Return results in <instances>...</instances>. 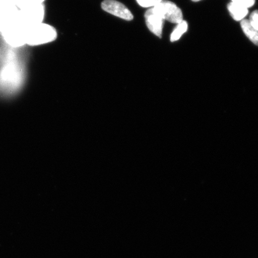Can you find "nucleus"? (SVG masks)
I'll return each mask as SVG.
<instances>
[{"mask_svg": "<svg viewBox=\"0 0 258 258\" xmlns=\"http://www.w3.org/2000/svg\"><path fill=\"white\" fill-rule=\"evenodd\" d=\"M241 27L247 38L258 46V31L250 25L248 19L241 21Z\"/></svg>", "mask_w": 258, "mask_h": 258, "instance_id": "nucleus-9", "label": "nucleus"}, {"mask_svg": "<svg viewBox=\"0 0 258 258\" xmlns=\"http://www.w3.org/2000/svg\"><path fill=\"white\" fill-rule=\"evenodd\" d=\"M249 21L250 25L258 31V11H254L251 13Z\"/></svg>", "mask_w": 258, "mask_h": 258, "instance_id": "nucleus-14", "label": "nucleus"}, {"mask_svg": "<svg viewBox=\"0 0 258 258\" xmlns=\"http://www.w3.org/2000/svg\"><path fill=\"white\" fill-rule=\"evenodd\" d=\"M232 2L236 3L237 5H240L244 6V7L247 9L252 7L255 3V0H231Z\"/></svg>", "mask_w": 258, "mask_h": 258, "instance_id": "nucleus-13", "label": "nucleus"}, {"mask_svg": "<svg viewBox=\"0 0 258 258\" xmlns=\"http://www.w3.org/2000/svg\"><path fill=\"white\" fill-rule=\"evenodd\" d=\"M192 1L195 2H198L201 1V0H192Z\"/></svg>", "mask_w": 258, "mask_h": 258, "instance_id": "nucleus-16", "label": "nucleus"}, {"mask_svg": "<svg viewBox=\"0 0 258 258\" xmlns=\"http://www.w3.org/2000/svg\"><path fill=\"white\" fill-rule=\"evenodd\" d=\"M232 18L236 21H241L249 14V10L244 6L231 2L227 6Z\"/></svg>", "mask_w": 258, "mask_h": 258, "instance_id": "nucleus-8", "label": "nucleus"}, {"mask_svg": "<svg viewBox=\"0 0 258 258\" xmlns=\"http://www.w3.org/2000/svg\"><path fill=\"white\" fill-rule=\"evenodd\" d=\"M101 7L104 11L125 21H132L134 19L130 10L116 0H104L102 3Z\"/></svg>", "mask_w": 258, "mask_h": 258, "instance_id": "nucleus-6", "label": "nucleus"}, {"mask_svg": "<svg viewBox=\"0 0 258 258\" xmlns=\"http://www.w3.org/2000/svg\"><path fill=\"white\" fill-rule=\"evenodd\" d=\"M161 1L162 0H137L138 5L145 8H153L159 5Z\"/></svg>", "mask_w": 258, "mask_h": 258, "instance_id": "nucleus-12", "label": "nucleus"}, {"mask_svg": "<svg viewBox=\"0 0 258 258\" xmlns=\"http://www.w3.org/2000/svg\"><path fill=\"white\" fill-rule=\"evenodd\" d=\"M57 32L52 26L41 23L26 30V45L38 46L56 39Z\"/></svg>", "mask_w": 258, "mask_h": 258, "instance_id": "nucleus-1", "label": "nucleus"}, {"mask_svg": "<svg viewBox=\"0 0 258 258\" xmlns=\"http://www.w3.org/2000/svg\"><path fill=\"white\" fill-rule=\"evenodd\" d=\"M188 30V23L185 21H182L177 24L175 30L170 35V41L175 42L180 39L182 35Z\"/></svg>", "mask_w": 258, "mask_h": 258, "instance_id": "nucleus-10", "label": "nucleus"}, {"mask_svg": "<svg viewBox=\"0 0 258 258\" xmlns=\"http://www.w3.org/2000/svg\"><path fill=\"white\" fill-rule=\"evenodd\" d=\"M3 1L9 3L10 5L15 6L17 7L19 0H3Z\"/></svg>", "mask_w": 258, "mask_h": 258, "instance_id": "nucleus-15", "label": "nucleus"}, {"mask_svg": "<svg viewBox=\"0 0 258 258\" xmlns=\"http://www.w3.org/2000/svg\"><path fill=\"white\" fill-rule=\"evenodd\" d=\"M18 12L16 6L0 0V34L18 24Z\"/></svg>", "mask_w": 258, "mask_h": 258, "instance_id": "nucleus-4", "label": "nucleus"}, {"mask_svg": "<svg viewBox=\"0 0 258 258\" xmlns=\"http://www.w3.org/2000/svg\"><path fill=\"white\" fill-rule=\"evenodd\" d=\"M45 0H19L17 8L19 10L28 8L34 7V6L44 5Z\"/></svg>", "mask_w": 258, "mask_h": 258, "instance_id": "nucleus-11", "label": "nucleus"}, {"mask_svg": "<svg viewBox=\"0 0 258 258\" xmlns=\"http://www.w3.org/2000/svg\"><path fill=\"white\" fill-rule=\"evenodd\" d=\"M44 16V5L19 10L18 23L25 30H28L34 26L43 23Z\"/></svg>", "mask_w": 258, "mask_h": 258, "instance_id": "nucleus-2", "label": "nucleus"}, {"mask_svg": "<svg viewBox=\"0 0 258 258\" xmlns=\"http://www.w3.org/2000/svg\"><path fill=\"white\" fill-rule=\"evenodd\" d=\"M145 22L148 29L156 36H162L164 19L153 8L148 9L145 14Z\"/></svg>", "mask_w": 258, "mask_h": 258, "instance_id": "nucleus-7", "label": "nucleus"}, {"mask_svg": "<svg viewBox=\"0 0 258 258\" xmlns=\"http://www.w3.org/2000/svg\"><path fill=\"white\" fill-rule=\"evenodd\" d=\"M26 30L18 23L2 34L3 39L9 46L22 47L26 45Z\"/></svg>", "mask_w": 258, "mask_h": 258, "instance_id": "nucleus-5", "label": "nucleus"}, {"mask_svg": "<svg viewBox=\"0 0 258 258\" xmlns=\"http://www.w3.org/2000/svg\"><path fill=\"white\" fill-rule=\"evenodd\" d=\"M164 21L178 24L183 21L181 10L173 2L162 0L159 5L153 8Z\"/></svg>", "mask_w": 258, "mask_h": 258, "instance_id": "nucleus-3", "label": "nucleus"}]
</instances>
